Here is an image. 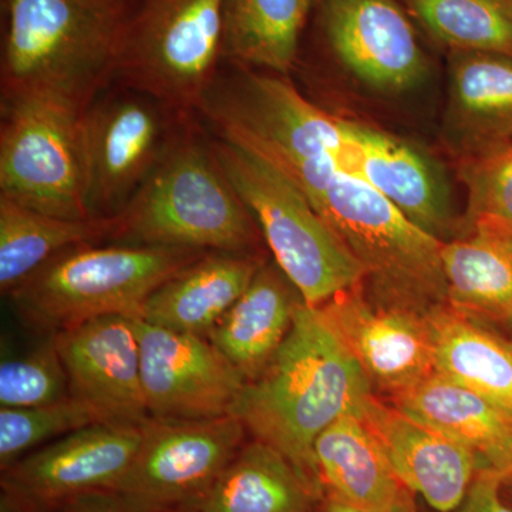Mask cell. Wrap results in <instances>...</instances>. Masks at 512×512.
Segmentation results:
<instances>
[{
	"mask_svg": "<svg viewBox=\"0 0 512 512\" xmlns=\"http://www.w3.org/2000/svg\"><path fill=\"white\" fill-rule=\"evenodd\" d=\"M503 476L495 471H478L460 507L453 512H512L505 500Z\"/></svg>",
	"mask_w": 512,
	"mask_h": 512,
	"instance_id": "d6a6232c",
	"label": "cell"
},
{
	"mask_svg": "<svg viewBox=\"0 0 512 512\" xmlns=\"http://www.w3.org/2000/svg\"><path fill=\"white\" fill-rule=\"evenodd\" d=\"M53 338L69 376L70 393L89 404L103 423L143 424L150 419L136 318L101 316Z\"/></svg>",
	"mask_w": 512,
	"mask_h": 512,
	"instance_id": "2e32d148",
	"label": "cell"
},
{
	"mask_svg": "<svg viewBox=\"0 0 512 512\" xmlns=\"http://www.w3.org/2000/svg\"><path fill=\"white\" fill-rule=\"evenodd\" d=\"M348 127L356 150L352 174L431 237L443 242L457 238L460 218L439 165L402 138L352 120Z\"/></svg>",
	"mask_w": 512,
	"mask_h": 512,
	"instance_id": "ac0fdd59",
	"label": "cell"
},
{
	"mask_svg": "<svg viewBox=\"0 0 512 512\" xmlns=\"http://www.w3.org/2000/svg\"><path fill=\"white\" fill-rule=\"evenodd\" d=\"M2 101L83 114L116 79L128 0H0Z\"/></svg>",
	"mask_w": 512,
	"mask_h": 512,
	"instance_id": "7a4b0ae2",
	"label": "cell"
},
{
	"mask_svg": "<svg viewBox=\"0 0 512 512\" xmlns=\"http://www.w3.org/2000/svg\"><path fill=\"white\" fill-rule=\"evenodd\" d=\"M446 124L461 157L512 143V57L451 52Z\"/></svg>",
	"mask_w": 512,
	"mask_h": 512,
	"instance_id": "7402d4cb",
	"label": "cell"
},
{
	"mask_svg": "<svg viewBox=\"0 0 512 512\" xmlns=\"http://www.w3.org/2000/svg\"><path fill=\"white\" fill-rule=\"evenodd\" d=\"M451 52L512 57V0H404Z\"/></svg>",
	"mask_w": 512,
	"mask_h": 512,
	"instance_id": "f1b7e54d",
	"label": "cell"
},
{
	"mask_svg": "<svg viewBox=\"0 0 512 512\" xmlns=\"http://www.w3.org/2000/svg\"><path fill=\"white\" fill-rule=\"evenodd\" d=\"M318 8L336 59L366 86L403 93L426 76V55L394 0H318Z\"/></svg>",
	"mask_w": 512,
	"mask_h": 512,
	"instance_id": "9a60e30c",
	"label": "cell"
},
{
	"mask_svg": "<svg viewBox=\"0 0 512 512\" xmlns=\"http://www.w3.org/2000/svg\"><path fill=\"white\" fill-rule=\"evenodd\" d=\"M183 119L150 177L113 218V244L259 255L262 234L211 143Z\"/></svg>",
	"mask_w": 512,
	"mask_h": 512,
	"instance_id": "277c9868",
	"label": "cell"
},
{
	"mask_svg": "<svg viewBox=\"0 0 512 512\" xmlns=\"http://www.w3.org/2000/svg\"><path fill=\"white\" fill-rule=\"evenodd\" d=\"M0 512H50L12 491L0 488Z\"/></svg>",
	"mask_w": 512,
	"mask_h": 512,
	"instance_id": "e575fe53",
	"label": "cell"
},
{
	"mask_svg": "<svg viewBox=\"0 0 512 512\" xmlns=\"http://www.w3.org/2000/svg\"><path fill=\"white\" fill-rule=\"evenodd\" d=\"M211 148L254 217L276 265L291 279L305 305L319 308L363 282L362 266L298 185L238 144L217 138Z\"/></svg>",
	"mask_w": 512,
	"mask_h": 512,
	"instance_id": "8992f818",
	"label": "cell"
},
{
	"mask_svg": "<svg viewBox=\"0 0 512 512\" xmlns=\"http://www.w3.org/2000/svg\"><path fill=\"white\" fill-rule=\"evenodd\" d=\"M319 309L377 396L390 399L436 373L427 313L373 301L363 282Z\"/></svg>",
	"mask_w": 512,
	"mask_h": 512,
	"instance_id": "5bb4252c",
	"label": "cell"
},
{
	"mask_svg": "<svg viewBox=\"0 0 512 512\" xmlns=\"http://www.w3.org/2000/svg\"><path fill=\"white\" fill-rule=\"evenodd\" d=\"M248 431L237 417L148 419L133 464L113 493L137 512L185 511L217 480Z\"/></svg>",
	"mask_w": 512,
	"mask_h": 512,
	"instance_id": "8fae6325",
	"label": "cell"
},
{
	"mask_svg": "<svg viewBox=\"0 0 512 512\" xmlns=\"http://www.w3.org/2000/svg\"><path fill=\"white\" fill-rule=\"evenodd\" d=\"M224 56L225 0H140L124 28L116 79L187 119Z\"/></svg>",
	"mask_w": 512,
	"mask_h": 512,
	"instance_id": "ba28073f",
	"label": "cell"
},
{
	"mask_svg": "<svg viewBox=\"0 0 512 512\" xmlns=\"http://www.w3.org/2000/svg\"><path fill=\"white\" fill-rule=\"evenodd\" d=\"M313 454L323 498L365 512H419L413 491L355 412L330 424Z\"/></svg>",
	"mask_w": 512,
	"mask_h": 512,
	"instance_id": "d6986e66",
	"label": "cell"
},
{
	"mask_svg": "<svg viewBox=\"0 0 512 512\" xmlns=\"http://www.w3.org/2000/svg\"><path fill=\"white\" fill-rule=\"evenodd\" d=\"M355 413L414 494L436 512L460 507L478 473L477 458L470 450L375 393Z\"/></svg>",
	"mask_w": 512,
	"mask_h": 512,
	"instance_id": "e0dca14e",
	"label": "cell"
},
{
	"mask_svg": "<svg viewBox=\"0 0 512 512\" xmlns=\"http://www.w3.org/2000/svg\"><path fill=\"white\" fill-rule=\"evenodd\" d=\"M183 119L128 89L97 99L84 111L80 131L92 218L106 220L123 211L160 163Z\"/></svg>",
	"mask_w": 512,
	"mask_h": 512,
	"instance_id": "30bf717a",
	"label": "cell"
},
{
	"mask_svg": "<svg viewBox=\"0 0 512 512\" xmlns=\"http://www.w3.org/2000/svg\"><path fill=\"white\" fill-rule=\"evenodd\" d=\"M313 0H225V56L286 76Z\"/></svg>",
	"mask_w": 512,
	"mask_h": 512,
	"instance_id": "83f0119b",
	"label": "cell"
},
{
	"mask_svg": "<svg viewBox=\"0 0 512 512\" xmlns=\"http://www.w3.org/2000/svg\"><path fill=\"white\" fill-rule=\"evenodd\" d=\"M103 423L89 404L70 396L60 402L35 407L0 410V470L15 464L37 448L67 434Z\"/></svg>",
	"mask_w": 512,
	"mask_h": 512,
	"instance_id": "4dcf8cb0",
	"label": "cell"
},
{
	"mask_svg": "<svg viewBox=\"0 0 512 512\" xmlns=\"http://www.w3.org/2000/svg\"><path fill=\"white\" fill-rule=\"evenodd\" d=\"M57 512H137L113 491L93 493L74 498Z\"/></svg>",
	"mask_w": 512,
	"mask_h": 512,
	"instance_id": "836d02e7",
	"label": "cell"
},
{
	"mask_svg": "<svg viewBox=\"0 0 512 512\" xmlns=\"http://www.w3.org/2000/svg\"><path fill=\"white\" fill-rule=\"evenodd\" d=\"M80 119L46 101H2L0 195L53 217L93 220Z\"/></svg>",
	"mask_w": 512,
	"mask_h": 512,
	"instance_id": "9c48e42d",
	"label": "cell"
},
{
	"mask_svg": "<svg viewBox=\"0 0 512 512\" xmlns=\"http://www.w3.org/2000/svg\"><path fill=\"white\" fill-rule=\"evenodd\" d=\"M320 501L284 454L252 439L185 512H318Z\"/></svg>",
	"mask_w": 512,
	"mask_h": 512,
	"instance_id": "cb8c5ba5",
	"label": "cell"
},
{
	"mask_svg": "<svg viewBox=\"0 0 512 512\" xmlns=\"http://www.w3.org/2000/svg\"><path fill=\"white\" fill-rule=\"evenodd\" d=\"M143 424L100 423L67 434L3 470L0 488L50 512L82 495L114 491L133 464Z\"/></svg>",
	"mask_w": 512,
	"mask_h": 512,
	"instance_id": "4fadbf2b",
	"label": "cell"
},
{
	"mask_svg": "<svg viewBox=\"0 0 512 512\" xmlns=\"http://www.w3.org/2000/svg\"><path fill=\"white\" fill-rule=\"evenodd\" d=\"M238 67L231 76L218 74L197 113L218 138L278 168L318 211L336 173H352L355 167L348 120L319 109L278 74Z\"/></svg>",
	"mask_w": 512,
	"mask_h": 512,
	"instance_id": "3957f363",
	"label": "cell"
},
{
	"mask_svg": "<svg viewBox=\"0 0 512 512\" xmlns=\"http://www.w3.org/2000/svg\"><path fill=\"white\" fill-rule=\"evenodd\" d=\"M101 244L60 252L9 293L26 328L47 338L101 316L140 318L153 292L207 254L187 248Z\"/></svg>",
	"mask_w": 512,
	"mask_h": 512,
	"instance_id": "5b68a950",
	"label": "cell"
},
{
	"mask_svg": "<svg viewBox=\"0 0 512 512\" xmlns=\"http://www.w3.org/2000/svg\"><path fill=\"white\" fill-rule=\"evenodd\" d=\"M113 234V218L66 220L0 195V292L8 296L36 269L66 249L101 244Z\"/></svg>",
	"mask_w": 512,
	"mask_h": 512,
	"instance_id": "4316f807",
	"label": "cell"
},
{
	"mask_svg": "<svg viewBox=\"0 0 512 512\" xmlns=\"http://www.w3.org/2000/svg\"><path fill=\"white\" fill-rule=\"evenodd\" d=\"M70 396L69 376L53 336L26 355L3 360L0 366L2 407L45 406Z\"/></svg>",
	"mask_w": 512,
	"mask_h": 512,
	"instance_id": "1f68e13d",
	"label": "cell"
},
{
	"mask_svg": "<svg viewBox=\"0 0 512 512\" xmlns=\"http://www.w3.org/2000/svg\"><path fill=\"white\" fill-rule=\"evenodd\" d=\"M508 476H512V471H511V473H510V474H508ZM508 476H505V477H508Z\"/></svg>",
	"mask_w": 512,
	"mask_h": 512,
	"instance_id": "74e56055",
	"label": "cell"
},
{
	"mask_svg": "<svg viewBox=\"0 0 512 512\" xmlns=\"http://www.w3.org/2000/svg\"><path fill=\"white\" fill-rule=\"evenodd\" d=\"M318 212L362 266L373 301L423 313L448 303L443 241L407 220L363 178L339 170Z\"/></svg>",
	"mask_w": 512,
	"mask_h": 512,
	"instance_id": "52a82bcc",
	"label": "cell"
},
{
	"mask_svg": "<svg viewBox=\"0 0 512 512\" xmlns=\"http://www.w3.org/2000/svg\"><path fill=\"white\" fill-rule=\"evenodd\" d=\"M447 302L488 326L512 330V237L477 231L443 242Z\"/></svg>",
	"mask_w": 512,
	"mask_h": 512,
	"instance_id": "d4e9b609",
	"label": "cell"
},
{
	"mask_svg": "<svg viewBox=\"0 0 512 512\" xmlns=\"http://www.w3.org/2000/svg\"><path fill=\"white\" fill-rule=\"evenodd\" d=\"M387 402L470 450L478 471L511 473V410L437 373Z\"/></svg>",
	"mask_w": 512,
	"mask_h": 512,
	"instance_id": "ffe728a7",
	"label": "cell"
},
{
	"mask_svg": "<svg viewBox=\"0 0 512 512\" xmlns=\"http://www.w3.org/2000/svg\"><path fill=\"white\" fill-rule=\"evenodd\" d=\"M372 393L362 367L320 309L302 303L274 359L261 376L245 383L232 416L254 439L284 454L323 500L316 440Z\"/></svg>",
	"mask_w": 512,
	"mask_h": 512,
	"instance_id": "6da1fadb",
	"label": "cell"
},
{
	"mask_svg": "<svg viewBox=\"0 0 512 512\" xmlns=\"http://www.w3.org/2000/svg\"><path fill=\"white\" fill-rule=\"evenodd\" d=\"M427 316L437 375L512 412V340L460 315L448 303Z\"/></svg>",
	"mask_w": 512,
	"mask_h": 512,
	"instance_id": "484cf974",
	"label": "cell"
},
{
	"mask_svg": "<svg viewBox=\"0 0 512 512\" xmlns=\"http://www.w3.org/2000/svg\"><path fill=\"white\" fill-rule=\"evenodd\" d=\"M302 303L301 293L285 272L276 262L265 261L207 338L251 382L274 359Z\"/></svg>",
	"mask_w": 512,
	"mask_h": 512,
	"instance_id": "603a6c76",
	"label": "cell"
},
{
	"mask_svg": "<svg viewBox=\"0 0 512 512\" xmlns=\"http://www.w3.org/2000/svg\"><path fill=\"white\" fill-rule=\"evenodd\" d=\"M501 490H503L505 500L512 505V476L503 477V487H501Z\"/></svg>",
	"mask_w": 512,
	"mask_h": 512,
	"instance_id": "8d00e7d4",
	"label": "cell"
},
{
	"mask_svg": "<svg viewBox=\"0 0 512 512\" xmlns=\"http://www.w3.org/2000/svg\"><path fill=\"white\" fill-rule=\"evenodd\" d=\"M318 512H365L356 510V508L348 507V505L339 503V501L332 500V498L325 497L319 504Z\"/></svg>",
	"mask_w": 512,
	"mask_h": 512,
	"instance_id": "d590c367",
	"label": "cell"
},
{
	"mask_svg": "<svg viewBox=\"0 0 512 512\" xmlns=\"http://www.w3.org/2000/svg\"><path fill=\"white\" fill-rule=\"evenodd\" d=\"M177 512H185V511H177Z\"/></svg>",
	"mask_w": 512,
	"mask_h": 512,
	"instance_id": "f35d334b",
	"label": "cell"
},
{
	"mask_svg": "<svg viewBox=\"0 0 512 512\" xmlns=\"http://www.w3.org/2000/svg\"><path fill=\"white\" fill-rule=\"evenodd\" d=\"M457 171L467 190L457 238L477 231L512 237V143L461 157Z\"/></svg>",
	"mask_w": 512,
	"mask_h": 512,
	"instance_id": "f546056e",
	"label": "cell"
},
{
	"mask_svg": "<svg viewBox=\"0 0 512 512\" xmlns=\"http://www.w3.org/2000/svg\"><path fill=\"white\" fill-rule=\"evenodd\" d=\"M265 261L261 255L207 252L153 292L140 319L207 336L247 291Z\"/></svg>",
	"mask_w": 512,
	"mask_h": 512,
	"instance_id": "44dd1931",
	"label": "cell"
},
{
	"mask_svg": "<svg viewBox=\"0 0 512 512\" xmlns=\"http://www.w3.org/2000/svg\"><path fill=\"white\" fill-rule=\"evenodd\" d=\"M136 330L151 419L208 420L232 414L247 380L207 336L160 328L140 318Z\"/></svg>",
	"mask_w": 512,
	"mask_h": 512,
	"instance_id": "7c38bea8",
	"label": "cell"
}]
</instances>
